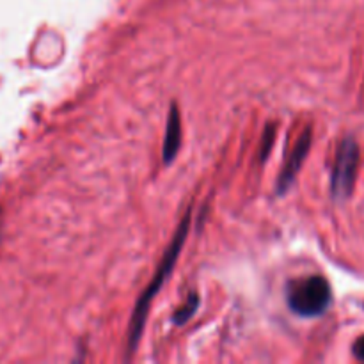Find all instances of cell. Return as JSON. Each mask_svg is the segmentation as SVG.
<instances>
[{"label": "cell", "mask_w": 364, "mask_h": 364, "mask_svg": "<svg viewBox=\"0 0 364 364\" xmlns=\"http://www.w3.org/2000/svg\"><path fill=\"white\" fill-rule=\"evenodd\" d=\"M188 228H191V212L183 217L181 224L178 226L176 235H174L169 249H167L166 255H164V259L159 265V269H156L155 277H153L149 287L146 288L142 297L139 299L137 304H135L134 316H132V323H130V334H128V348H130V352L134 350L135 345H137L139 340H141L142 329H144V323H146V316H148V311H149V304H151L155 295L159 294L160 288L164 287V283H166L167 277H169L171 270H173L174 263H176L178 256H180L181 247H183L185 240H187Z\"/></svg>", "instance_id": "cell-1"}, {"label": "cell", "mask_w": 364, "mask_h": 364, "mask_svg": "<svg viewBox=\"0 0 364 364\" xmlns=\"http://www.w3.org/2000/svg\"><path fill=\"white\" fill-rule=\"evenodd\" d=\"M287 301L295 315L313 318L322 315L329 308L333 295L326 277L311 276L291 281L287 288Z\"/></svg>", "instance_id": "cell-2"}, {"label": "cell", "mask_w": 364, "mask_h": 364, "mask_svg": "<svg viewBox=\"0 0 364 364\" xmlns=\"http://www.w3.org/2000/svg\"><path fill=\"white\" fill-rule=\"evenodd\" d=\"M359 164V148L354 139H345L338 149L336 166L333 173V194L336 199H345L350 196L355 181Z\"/></svg>", "instance_id": "cell-3"}, {"label": "cell", "mask_w": 364, "mask_h": 364, "mask_svg": "<svg viewBox=\"0 0 364 364\" xmlns=\"http://www.w3.org/2000/svg\"><path fill=\"white\" fill-rule=\"evenodd\" d=\"M309 146H311V132L308 130V132H304V134H302V137L297 141V144H295L290 159L287 160V166H284L283 173L279 174V180H277V192H279V194L287 192L288 188H290V185L294 183V180H295V176H297L299 169H301L302 162H304V159L308 156Z\"/></svg>", "instance_id": "cell-4"}, {"label": "cell", "mask_w": 364, "mask_h": 364, "mask_svg": "<svg viewBox=\"0 0 364 364\" xmlns=\"http://www.w3.org/2000/svg\"><path fill=\"white\" fill-rule=\"evenodd\" d=\"M181 146V117L176 105L171 107L169 117H167L166 139H164V164H171L178 155V149Z\"/></svg>", "instance_id": "cell-5"}, {"label": "cell", "mask_w": 364, "mask_h": 364, "mask_svg": "<svg viewBox=\"0 0 364 364\" xmlns=\"http://www.w3.org/2000/svg\"><path fill=\"white\" fill-rule=\"evenodd\" d=\"M198 306H199V297L196 294H192L191 297L187 299V302H185V304L181 306V308L178 309L176 313H174L173 322L176 323V326H181V323H185L188 318H191L192 315H194L196 311H198Z\"/></svg>", "instance_id": "cell-6"}, {"label": "cell", "mask_w": 364, "mask_h": 364, "mask_svg": "<svg viewBox=\"0 0 364 364\" xmlns=\"http://www.w3.org/2000/svg\"><path fill=\"white\" fill-rule=\"evenodd\" d=\"M354 354L358 355V358L361 359V361H364V336L359 338V340L355 341V345H354Z\"/></svg>", "instance_id": "cell-7"}]
</instances>
